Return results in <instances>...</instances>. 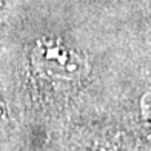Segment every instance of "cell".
<instances>
[{"mask_svg": "<svg viewBox=\"0 0 151 151\" xmlns=\"http://www.w3.org/2000/svg\"><path fill=\"white\" fill-rule=\"evenodd\" d=\"M32 62L40 73L60 80H77L88 71L86 60L57 40H40L32 51Z\"/></svg>", "mask_w": 151, "mask_h": 151, "instance_id": "6da1fadb", "label": "cell"}, {"mask_svg": "<svg viewBox=\"0 0 151 151\" xmlns=\"http://www.w3.org/2000/svg\"><path fill=\"white\" fill-rule=\"evenodd\" d=\"M140 113L145 120L151 122V90L147 91L140 99Z\"/></svg>", "mask_w": 151, "mask_h": 151, "instance_id": "7a4b0ae2", "label": "cell"}]
</instances>
